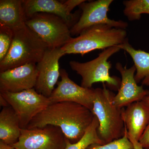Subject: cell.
<instances>
[{
    "mask_svg": "<svg viewBox=\"0 0 149 149\" xmlns=\"http://www.w3.org/2000/svg\"><path fill=\"white\" fill-rule=\"evenodd\" d=\"M122 116L128 137L139 141L149 124V105L143 100L122 108Z\"/></svg>",
    "mask_w": 149,
    "mask_h": 149,
    "instance_id": "15",
    "label": "cell"
},
{
    "mask_svg": "<svg viewBox=\"0 0 149 149\" xmlns=\"http://www.w3.org/2000/svg\"><path fill=\"white\" fill-rule=\"evenodd\" d=\"M121 49L120 46H115L107 48L93 60L85 63L70 61V66L82 77L81 86L83 88H92L96 83H106L111 90L118 91L121 79L115 76H110L109 70L112 64L109 58Z\"/></svg>",
    "mask_w": 149,
    "mask_h": 149,
    "instance_id": "5",
    "label": "cell"
},
{
    "mask_svg": "<svg viewBox=\"0 0 149 149\" xmlns=\"http://www.w3.org/2000/svg\"><path fill=\"white\" fill-rule=\"evenodd\" d=\"M0 149H15L11 146L8 145L3 141H0Z\"/></svg>",
    "mask_w": 149,
    "mask_h": 149,
    "instance_id": "26",
    "label": "cell"
},
{
    "mask_svg": "<svg viewBox=\"0 0 149 149\" xmlns=\"http://www.w3.org/2000/svg\"><path fill=\"white\" fill-rule=\"evenodd\" d=\"M14 33L10 29L0 27V61L5 58L10 49Z\"/></svg>",
    "mask_w": 149,
    "mask_h": 149,
    "instance_id": "22",
    "label": "cell"
},
{
    "mask_svg": "<svg viewBox=\"0 0 149 149\" xmlns=\"http://www.w3.org/2000/svg\"><path fill=\"white\" fill-rule=\"evenodd\" d=\"M116 68L121 74V79L118 92L113 97L115 105L123 108L135 102L143 100L149 95L148 90H145L142 85L139 86L136 82V68L134 65L127 68L118 62L116 65Z\"/></svg>",
    "mask_w": 149,
    "mask_h": 149,
    "instance_id": "14",
    "label": "cell"
},
{
    "mask_svg": "<svg viewBox=\"0 0 149 149\" xmlns=\"http://www.w3.org/2000/svg\"><path fill=\"white\" fill-rule=\"evenodd\" d=\"M61 48H48L42 58L38 63L37 83L35 90L40 94L49 97L60 76L59 61L65 55Z\"/></svg>",
    "mask_w": 149,
    "mask_h": 149,
    "instance_id": "10",
    "label": "cell"
},
{
    "mask_svg": "<svg viewBox=\"0 0 149 149\" xmlns=\"http://www.w3.org/2000/svg\"><path fill=\"white\" fill-rule=\"evenodd\" d=\"M18 116L21 129L27 128L31 120L50 104L49 97L38 93L35 88L17 93L1 92Z\"/></svg>",
    "mask_w": 149,
    "mask_h": 149,
    "instance_id": "7",
    "label": "cell"
},
{
    "mask_svg": "<svg viewBox=\"0 0 149 149\" xmlns=\"http://www.w3.org/2000/svg\"><path fill=\"white\" fill-rule=\"evenodd\" d=\"M0 105L1 106L3 107V108L9 106V105L6 100L1 95H0Z\"/></svg>",
    "mask_w": 149,
    "mask_h": 149,
    "instance_id": "25",
    "label": "cell"
},
{
    "mask_svg": "<svg viewBox=\"0 0 149 149\" xmlns=\"http://www.w3.org/2000/svg\"><path fill=\"white\" fill-rule=\"evenodd\" d=\"M125 29L107 25L93 26L72 39L61 48L67 54H85L96 49L120 45L128 40Z\"/></svg>",
    "mask_w": 149,
    "mask_h": 149,
    "instance_id": "4",
    "label": "cell"
},
{
    "mask_svg": "<svg viewBox=\"0 0 149 149\" xmlns=\"http://www.w3.org/2000/svg\"><path fill=\"white\" fill-rule=\"evenodd\" d=\"M99 126V120L95 115L91 126L79 141L72 143L67 139L65 149H87L93 144H105L98 135L97 129Z\"/></svg>",
    "mask_w": 149,
    "mask_h": 149,
    "instance_id": "19",
    "label": "cell"
},
{
    "mask_svg": "<svg viewBox=\"0 0 149 149\" xmlns=\"http://www.w3.org/2000/svg\"><path fill=\"white\" fill-rule=\"evenodd\" d=\"M121 49L128 53L134 62L136 68L135 80L137 83L141 82L143 86H149V53L136 50L128 42V39L120 45Z\"/></svg>",
    "mask_w": 149,
    "mask_h": 149,
    "instance_id": "18",
    "label": "cell"
},
{
    "mask_svg": "<svg viewBox=\"0 0 149 149\" xmlns=\"http://www.w3.org/2000/svg\"><path fill=\"white\" fill-rule=\"evenodd\" d=\"M20 122L13 109L3 107L0 113V139L12 146L18 141L21 133Z\"/></svg>",
    "mask_w": 149,
    "mask_h": 149,
    "instance_id": "17",
    "label": "cell"
},
{
    "mask_svg": "<svg viewBox=\"0 0 149 149\" xmlns=\"http://www.w3.org/2000/svg\"><path fill=\"white\" fill-rule=\"evenodd\" d=\"M25 24L49 48H61L72 38L69 25L52 14L35 13L26 19Z\"/></svg>",
    "mask_w": 149,
    "mask_h": 149,
    "instance_id": "6",
    "label": "cell"
},
{
    "mask_svg": "<svg viewBox=\"0 0 149 149\" xmlns=\"http://www.w3.org/2000/svg\"><path fill=\"white\" fill-rule=\"evenodd\" d=\"M128 137L131 142L133 143L134 149H144L140 143H139V141H136L135 139L131 138V137H128Z\"/></svg>",
    "mask_w": 149,
    "mask_h": 149,
    "instance_id": "24",
    "label": "cell"
},
{
    "mask_svg": "<svg viewBox=\"0 0 149 149\" xmlns=\"http://www.w3.org/2000/svg\"><path fill=\"white\" fill-rule=\"evenodd\" d=\"M113 0H97L82 3L79 6L82 12L77 22L70 29L71 35H79L86 29L98 25H107L125 29L127 22L113 20L108 17L110 6Z\"/></svg>",
    "mask_w": 149,
    "mask_h": 149,
    "instance_id": "9",
    "label": "cell"
},
{
    "mask_svg": "<svg viewBox=\"0 0 149 149\" xmlns=\"http://www.w3.org/2000/svg\"><path fill=\"white\" fill-rule=\"evenodd\" d=\"M149 149V148H148V149Z\"/></svg>",
    "mask_w": 149,
    "mask_h": 149,
    "instance_id": "28",
    "label": "cell"
},
{
    "mask_svg": "<svg viewBox=\"0 0 149 149\" xmlns=\"http://www.w3.org/2000/svg\"><path fill=\"white\" fill-rule=\"evenodd\" d=\"M92 112L98 118L99 137L105 144L122 138L125 126L122 116V109L115 105V95L103 85V88L94 89Z\"/></svg>",
    "mask_w": 149,
    "mask_h": 149,
    "instance_id": "2",
    "label": "cell"
},
{
    "mask_svg": "<svg viewBox=\"0 0 149 149\" xmlns=\"http://www.w3.org/2000/svg\"><path fill=\"white\" fill-rule=\"evenodd\" d=\"M143 100H144V101L146 102L149 105V95L147 96L146 97H145Z\"/></svg>",
    "mask_w": 149,
    "mask_h": 149,
    "instance_id": "27",
    "label": "cell"
},
{
    "mask_svg": "<svg viewBox=\"0 0 149 149\" xmlns=\"http://www.w3.org/2000/svg\"><path fill=\"white\" fill-rule=\"evenodd\" d=\"M87 149H134V148L133 143L128 138L125 127V133L122 138L104 145L93 144Z\"/></svg>",
    "mask_w": 149,
    "mask_h": 149,
    "instance_id": "21",
    "label": "cell"
},
{
    "mask_svg": "<svg viewBox=\"0 0 149 149\" xmlns=\"http://www.w3.org/2000/svg\"><path fill=\"white\" fill-rule=\"evenodd\" d=\"M85 0H68L64 2L56 0H22L26 19L39 13L52 14L62 18L71 27L78 21V14L72 13L77 6Z\"/></svg>",
    "mask_w": 149,
    "mask_h": 149,
    "instance_id": "11",
    "label": "cell"
},
{
    "mask_svg": "<svg viewBox=\"0 0 149 149\" xmlns=\"http://www.w3.org/2000/svg\"><path fill=\"white\" fill-rule=\"evenodd\" d=\"M94 117L92 111L80 104L59 102L48 106L31 120L26 128H42L47 125L57 126L73 143L83 137Z\"/></svg>",
    "mask_w": 149,
    "mask_h": 149,
    "instance_id": "1",
    "label": "cell"
},
{
    "mask_svg": "<svg viewBox=\"0 0 149 149\" xmlns=\"http://www.w3.org/2000/svg\"><path fill=\"white\" fill-rule=\"evenodd\" d=\"M123 3V13L130 21L140 19L142 14H149V0H128Z\"/></svg>",
    "mask_w": 149,
    "mask_h": 149,
    "instance_id": "20",
    "label": "cell"
},
{
    "mask_svg": "<svg viewBox=\"0 0 149 149\" xmlns=\"http://www.w3.org/2000/svg\"><path fill=\"white\" fill-rule=\"evenodd\" d=\"M14 33L10 49L0 61V72L29 63L37 64L48 48L26 25Z\"/></svg>",
    "mask_w": 149,
    "mask_h": 149,
    "instance_id": "3",
    "label": "cell"
},
{
    "mask_svg": "<svg viewBox=\"0 0 149 149\" xmlns=\"http://www.w3.org/2000/svg\"><path fill=\"white\" fill-rule=\"evenodd\" d=\"M144 149L149 148V124L139 141Z\"/></svg>",
    "mask_w": 149,
    "mask_h": 149,
    "instance_id": "23",
    "label": "cell"
},
{
    "mask_svg": "<svg viewBox=\"0 0 149 149\" xmlns=\"http://www.w3.org/2000/svg\"><path fill=\"white\" fill-rule=\"evenodd\" d=\"M67 139L61 129L47 125L42 128L22 129L15 149H65Z\"/></svg>",
    "mask_w": 149,
    "mask_h": 149,
    "instance_id": "8",
    "label": "cell"
},
{
    "mask_svg": "<svg viewBox=\"0 0 149 149\" xmlns=\"http://www.w3.org/2000/svg\"><path fill=\"white\" fill-rule=\"evenodd\" d=\"M22 0L0 1V27L14 32L26 25Z\"/></svg>",
    "mask_w": 149,
    "mask_h": 149,
    "instance_id": "16",
    "label": "cell"
},
{
    "mask_svg": "<svg viewBox=\"0 0 149 149\" xmlns=\"http://www.w3.org/2000/svg\"><path fill=\"white\" fill-rule=\"evenodd\" d=\"M60 76L61 80L49 97L51 104L62 102H72L92 111L94 89L83 88L77 85L70 78L65 70H60Z\"/></svg>",
    "mask_w": 149,
    "mask_h": 149,
    "instance_id": "12",
    "label": "cell"
},
{
    "mask_svg": "<svg viewBox=\"0 0 149 149\" xmlns=\"http://www.w3.org/2000/svg\"><path fill=\"white\" fill-rule=\"evenodd\" d=\"M37 64L29 63L0 72V93H17L35 88Z\"/></svg>",
    "mask_w": 149,
    "mask_h": 149,
    "instance_id": "13",
    "label": "cell"
}]
</instances>
